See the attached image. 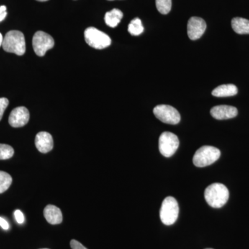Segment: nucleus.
Listing matches in <instances>:
<instances>
[{"mask_svg": "<svg viewBox=\"0 0 249 249\" xmlns=\"http://www.w3.org/2000/svg\"><path fill=\"white\" fill-rule=\"evenodd\" d=\"M204 197L210 206L219 209L229 200V191L227 186L222 183H214L205 190Z\"/></svg>", "mask_w": 249, "mask_h": 249, "instance_id": "obj_1", "label": "nucleus"}, {"mask_svg": "<svg viewBox=\"0 0 249 249\" xmlns=\"http://www.w3.org/2000/svg\"><path fill=\"white\" fill-rule=\"evenodd\" d=\"M5 52L18 55H22L26 52V42L24 34L19 31H11L6 34L2 42Z\"/></svg>", "mask_w": 249, "mask_h": 249, "instance_id": "obj_2", "label": "nucleus"}, {"mask_svg": "<svg viewBox=\"0 0 249 249\" xmlns=\"http://www.w3.org/2000/svg\"><path fill=\"white\" fill-rule=\"evenodd\" d=\"M221 152L219 149L209 145H205L196 150L193 157L194 165L199 168L213 164L220 157Z\"/></svg>", "mask_w": 249, "mask_h": 249, "instance_id": "obj_3", "label": "nucleus"}, {"mask_svg": "<svg viewBox=\"0 0 249 249\" xmlns=\"http://www.w3.org/2000/svg\"><path fill=\"white\" fill-rule=\"evenodd\" d=\"M178 201L173 196L165 198L160 209V220L165 225H172L178 219Z\"/></svg>", "mask_w": 249, "mask_h": 249, "instance_id": "obj_4", "label": "nucleus"}, {"mask_svg": "<svg viewBox=\"0 0 249 249\" xmlns=\"http://www.w3.org/2000/svg\"><path fill=\"white\" fill-rule=\"evenodd\" d=\"M85 39L87 43L96 49L107 48L111 45L109 36L94 27H89L85 31Z\"/></svg>", "mask_w": 249, "mask_h": 249, "instance_id": "obj_5", "label": "nucleus"}, {"mask_svg": "<svg viewBox=\"0 0 249 249\" xmlns=\"http://www.w3.org/2000/svg\"><path fill=\"white\" fill-rule=\"evenodd\" d=\"M179 141L178 136L170 132H164L160 134L159 140V148L162 155L170 157L176 152Z\"/></svg>", "mask_w": 249, "mask_h": 249, "instance_id": "obj_6", "label": "nucleus"}, {"mask_svg": "<svg viewBox=\"0 0 249 249\" xmlns=\"http://www.w3.org/2000/svg\"><path fill=\"white\" fill-rule=\"evenodd\" d=\"M156 117L167 124H176L181 120L179 112L175 108L167 105H159L153 109Z\"/></svg>", "mask_w": 249, "mask_h": 249, "instance_id": "obj_7", "label": "nucleus"}, {"mask_svg": "<svg viewBox=\"0 0 249 249\" xmlns=\"http://www.w3.org/2000/svg\"><path fill=\"white\" fill-rule=\"evenodd\" d=\"M33 47L36 55L44 56L46 52L52 49L55 45L53 38L44 31H37L34 36L32 40Z\"/></svg>", "mask_w": 249, "mask_h": 249, "instance_id": "obj_8", "label": "nucleus"}, {"mask_svg": "<svg viewBox=\"0 0 249 249\" xmlns=\"http://www.w3.org/2000/svg\"><path fill=\"white\" fill-rule=\"evenodd\" d=\"M188 36L192 40L200 38L206 29V24L201 18L192 17L188 22Z\"/></svg>", "mask_w": 249, "mask_h": 249, "instance_id": "obj_9", "label": "nucleus"}, {"mask_svg": "<svg viewBox=\"0 0 249 249\" xmlns=\"http://www.w3.org/2000/svg\"><path fill=\"white\" fill-rule=\"evenodd\" d=\"M30 119V114L25 107L15 108L11 111L9 118V123L13 127H21L25 125Z\"/></svg>", "mask_w": 249, "mask_h": 249, "instance_id": "obj_10", "label": "nucleus"}, {"mask_svg": "<svg viewBox=\"0 0 249 249\" xmlns=\"http://www.w3.org/2000/svg\"><path fill=\"white\" fill-rule=\"evenodd\" d=\"M237 108L230 106H218L211 109V114L217 120L232 119L237 115Z\"/></svg>", "mask_w": 249, "mask_h": 249, "instance_id": "obj_11", "label": "nucleus"}, {"mask_svg": "<svg viewBox=\"0 0 249 249\" xmlns=\"http://www.w3.org/2000/svg\"><path fill=\"white\" fill-rule=\"evenodd\" d=\"M35 144L38 151L44 154L47 153L53 149V137L48 132H39L36 135Z\"/></svg>", "mask_w": 249, "mask_h": 249, "instance_id": "obj_12", "label": "nucleus"}, {"mask_svg": "<svg viewBox=\"0 0 249 249\" xmlns=\"http://www.w3.org/2000/svg\"><path fill=\"white\" fill-rule=\"evenodd\" d=\"M44 216L46 220L50 224H61L62 222V214L61 211L57 206L53 205H47L44 209Z\"/></svg>", "mask_w": 249, "mask_h": 249, "instance_id": "obj_13", "label": "nucleus"}, {"mask_svg": "<svg viewBox=\"0 0 249 249\" xmlns=\"http://www.w3.org/2000/svg\"><path fill=\"white\" fill-rule=\"evenodd\" d=\"M237 87L232 84L222 85L217 87L213 91V96L216 97H229L237 94Z\"/></svg>", "mask_w": 249, "mask_h": 249, "instance_id": "obj_14", "label": "nucleus"}, {"mask_svg": "<svg viewBox=\"0 0 249 249\" xmlns=\"http://www.w3.org/2000/svg\"><path fill=\"white\" fill-rule=\"evenodd\" d=\"M124 17L122 11L119 9H114L109 12L106 13L105 16V22L109 27L114 28L118 26L121 22V19Z\"/></svg>", "mask_w": 249, "mask_h": 249, "instance_id": "obj_15", "label": "nucleus"}, {"mask_svg": "<svg viewBox=\"0 0 249 249\" xmlns=\"http://www.w3.org/2000/svg\"><path fill=\"white\" fill-rule=\"evenodd\" d=\"M232 29L237 34H249V20L245 18H235L232 19Z\"/></svg>", "mask_w": 249, "mask_h": 249, "instance_id": "obj_16", "label": "nucleus"}, {"mask_svg": "<svg viewBox=\"0 0 249 249\" xmlns=\"http://www.w3.org/2000/svg\"><path fill=\"white\" fill-rule=\"evenodd\" d=\"M144 28L142 27V20L139 18H134L129 23L128 31L132 36L141 35L143 32Z\"/></svg>", "mask_w": 249, "mask_h": 249, "instance_id": "obj_17", "label": "nucleus"}, {"mask_svg": "<svg viewBox=\"0 0 249 249\" xmlns=\"http://www.w3.org/2000/svg\"><path fill=\"white\" fill-rule=\"evenodd\" d=\"M12 183V178L6 172L0 171V194L9 189Z\"/></svg>", "mask_w": 249, "mask_h": 249, "instance_id": "obj_18", "label": "nucleus"}, {"mask_svg": "<svg viewBox=\"0 0 249 249\" xmlns=\"http://www.w3.org/2000/svg\"><path fill=\"white\" fill-rule=\"evenodd\" d=\"M156 6L160 14H168L171 10L172 0H156Z\"/></svg>", "mask_w": 249, "mask_h": 249, "instance_id": "obj_19", "label": "nucleus"}, {"mask_svg": "<svg viewBox=\"0 0 249 249\" xmlns=\"http://www.w3.org/2000/svg\"><path fill=\"white\" fill-rule=\"evenodd\" d=\"M14 155V150L11 145L0 143V160H9Z\"/></svg>", "mask_w": 249, "mask_h": 249, "instance_id": "obj_20", "label": "nucleus"}, {"mask_svg": "<svg viewBox=\"0 0 249 249\" xmlns=\"http://www.w3.org/2000/svg\"><path fill=\"white\" fill-rule=\"evenodd\" d=\"M9 101L7 98H0V121L2 119L3 114H4L5 109L9 106Z\"/></svg>", "mask_w": 249, "mask_h": 249, "instance_id": "obj_21", "label": "nucleus"}, {"mask_svg": "<svg viewBox=\"0 0 249 249\" xmlns=\"http://www.w3.org/2000/svg\"><path fill=\"white\" fill-rule=\"evenodd\" d=\"M15 217H16V221L18 224H23L24 222V214L21 212L19 210H16L14 213Z\"/></svg>", "mask_w": 249, "mask_h": 249, "instance_id": "obj_22", "label": "nucleus"}, {"mask_svg": "<svg viewBox=\"0 0 249 249\" xmlns=\"http://www.w3.org/2000/svg\"><path fill=\"white\" fill-rule=\"evenodd\" d=\"M70 247H71L72 249H88L82 245L80 242L76 240H72L70 242Z\"/></svg>", "mask_w": 249, "mask_h": 249, "instance_id": "obj_23", "label": "nucleus"}, {"mask_svg": "<svg viewBox=\"0 0 249 249\" xmlns=\"http://www.w3.org/2000/svg\"><path fill=\"white\" fill-rule=\"evenodd\" d=\"M7 16V12H6V7L5 6H0V22L4 20Z\"/></svg>", "mask_w": 249, "mask_h": 249, "instance_id": "obj_24", "label": "nucleus"}, {"mask_svg": "<svg viewBox=\"0 0 249 249\" xmlns=\"http://www.w3.org/2000/svg\"><path fill=\"white\" fill-rule=\"evenodd\" d=\"M0 226L4 230H8L9 229V223L6 222V219H4V218L0 217Z\"/></svg>", "mask_w": 249, "mask_h": 249, "instance_id": "obj_25", "label": "nucleus"}, {"mask_svg": "<svg viewBox=\"0 0 249 249\" xmlns=\"http://www.w3.org/2000/svg\"><path fill=\"white\" fill-rule=\"evenodd\" d=\"M3 39H4V37H3L2 35H1V33H0V47L2 45Z\"/></svg>", "mask_w": 249, "mask_h": 249, "instance_id": "obj_26", "label": "nucleus"}, {"mask_svg": "<svg viewBox=\"0 0 249 249\" xmlns=\"http://www.w3.org/2000/svg\"><path fill=\"white\" fill-rule=\"evenodd\" d=\"M37 1H48V0H37Z\"/></svg>", "mask_w": 249, "mask_h": 249, "instance_id": "obj_27", "label": "nucleus"}, {"mask_svg": "<svg viewBox=\"0 0 249 249\" xmlns=\"http://www.w3.org/2000/svg\"><path fill=\"white\" fill-rule=\"evenodd\" d=\"M109 1H113V0H109Z\"/></svg>", "mask_w": 249, "mask_h": 249, "instance_id": "obj_28", "label": "nucleus"}, {"mask_svg": "<svg viewBox=\"0 0 249 249\" xmlns=\"http://www.w3.org/2000/svg\"></svg>", "mask_w": 249, "mask_h": 249, "instance_id": "obj_29", "label": "nucleus"}, {"mask_svg": "<svg viewBox=\"0 0 249 249\" xmlns=\"http://www.w3.org/2000/svg\"></svg>", "mask_w": 249, "mask_h": 249, "instance_id": "obj_30", "label": "nucleus"}]
</instances>
